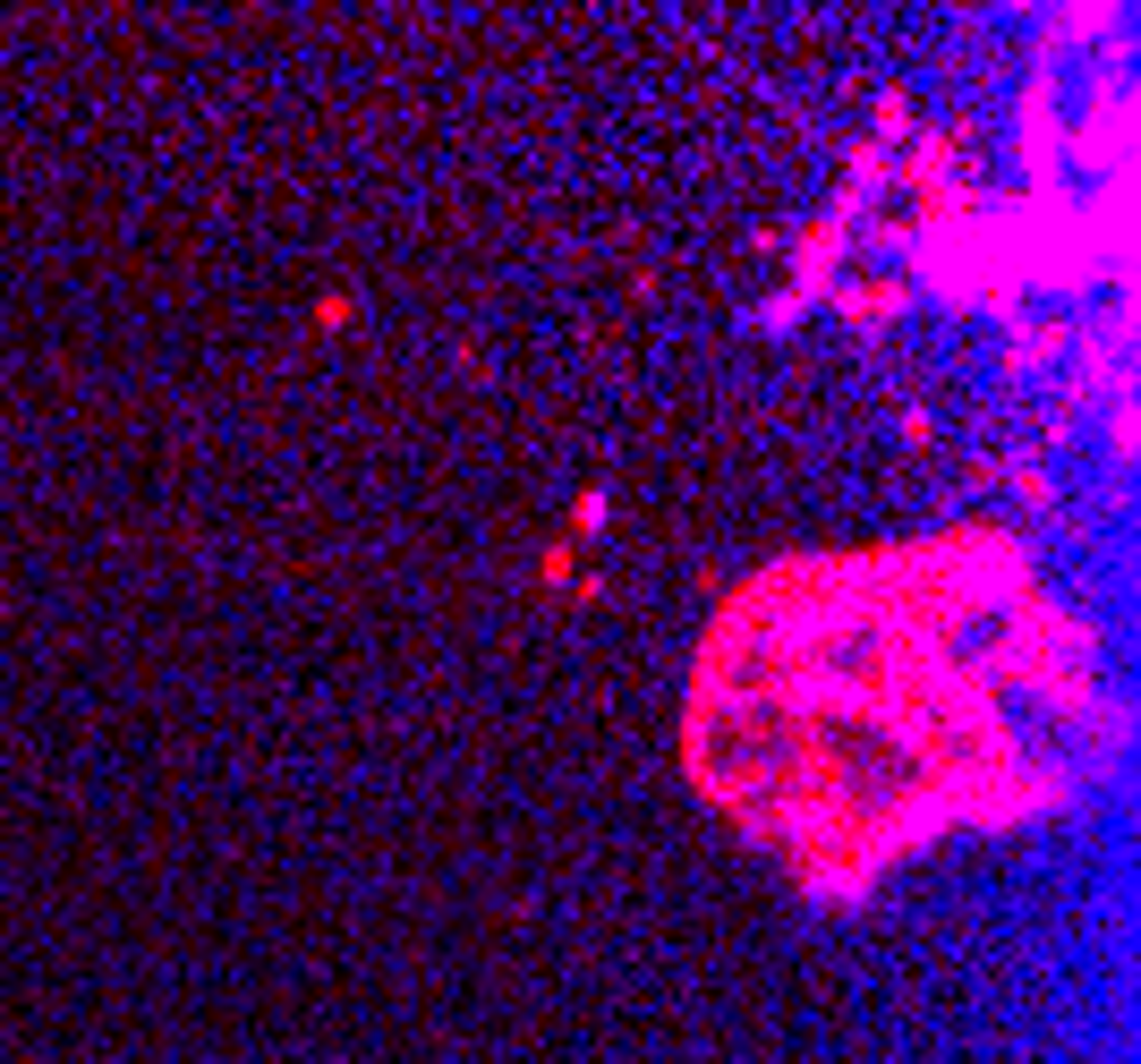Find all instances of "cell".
Segmentation results:
<instances>
[{"instance_id": "6da1fadb", "label": "cell", "mask_w": 1141, "mask_h": 1064, "mask_svg": "<svg viewBox=\"0 0 1141 1064\" xmlns=\"http://www.w3.org/2000/svg\"><path fill=\"white\" fill-rule=\"evenodd\" d=\"M1082 631L988 528L776 562L716 613L690 767L724 818L852 895L945 827L1048 809L1091 732Z\"/></svg>"}]
</instances>
